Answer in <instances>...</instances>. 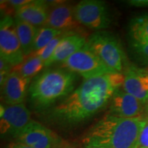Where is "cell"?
Masks as SVG:
<instances>
[{
  "instance_id": "1",
  "label": "cell",
  "mask_w": 148,
  "mask_h": 148,
  "mask_svg": "<svg viewBox=\"0 0 148 148\" xmlns=\"http://www.w3.org/2000/svg\"><path fill=\"white\" fill-rule=\"evenodd\" d=\"M124 74L110 73L86 79L51 109L49 118L73 125L91 117L110 101L114 90L123 86Z\"/></svg>"
},
{
  "instance_id": "2",
  "label": "cell",
  "mask_w": 148,
  "mask_h": 148,
  "mask_svg": "<svg viewBox=\"0 0 148 148\" xmlns=\"http://www.w3.org/2000/svg\"><path fill=\"white\" fill-rule=\"evenodd\" d=\"M145 119L121 118L108 114L89 130L83 140L86 147L138 148L140 131Z\"/></svg>"
},
{
  "instance_id": "3",
  "label": "cell",
  "mask_w": 148,
  "mask_h": 148,
  "mask_svg": "<svg viewBox=\"0 0 148 148\" xmlns=\"http://www.w3.org/2000/svg\"><path fill=\"white\" fill-rule=\"evenodd\" d=\"M75 80L76 74L66 69H46L30 83L27 93L29 103L37 110L47 108L69 95Z\"/></svg>"
},
{
  "instance_id": "4",
  "label": "cell",
  "mask_w": 148,
  "mask_h": 148,
  "mask_svg": "<svg viewBox=\"0 0 148 148\" xmlns=\"http://www.w3.org/2000/svg\"><path fill=\"white\" fill-rule=\"evenodd\" d=\"M86 45L111 71L121 73L123 53L115 36L108 32L98 31L88 37Z\"/></svg>"
},
{
  "instance_id": "5",
  "label": "cell",
  "mask_w": 148,
  "mask_h": 148,
  "mask_svg": "<svg viewBox=\"0 0 148 148\" xmlns=\"http://www.w3.org/2000/svg\"><path fill=\"white\" fill-rule=\"evenodd\" d=\"M61 68L79 74L84 79L99 75H103L112 71L87 47V45L79 49L64 62H61Z\"/></svg>"
},
{
  "instance_id": "6",
  "label": "cell",
  "mask_w": 148,
  "mask_h": 148,
  "mask_svg": "<svg viewBox=\"0 0 148 148\" xmlns=\"http://www.w3.org/2000/svg\"><path fill=\"white\" fill-rule=\"evenodd\" d=\"M73 10L77 21L88 28L101 30L110 26V14L103 1L84 0L73 6Z\"/></svg>"
},
{
  "instance_id": "7",
  "label": "cell",
  "mask_w": 148,
  "mask_h": 148,
  "mask_svg": "<svg viewBox=\"0 0 148 148\" xmlns=\"http://www.w3.org/2000/svg\"><path fill=\"white\" fill-rule=\"evenodd\" d=\"M0 56L12 67L18 65L25 57L18 40L14 18L3 16L0 23Z\"/></svg>"
},
{
  "instance_id": "8",
  "label": "cell",
  "mask_w": 148,
  "mask_h": 148,
  "mask_svg": "<svg viewBox=\"0 0 148 148\" xmlns=\"http://www.w3.org/2000/svg\"><path fill=\"white\" fill-rule=\"evenodd\" d=\"M0 132L3 137L16 138L32 121L29 109L24 103L11 106L1 105Z\"/></svg>"
},
{
  "instance_id": "9",
  "label": "cell",
  "mask_w": 148,
  "mask_h": 148,
  "mask_svg": "<svg viewBox=\"0 0 148 148\" xmlns=\"http://www.w3.org/2000/svg\"><path fill=\"white\" fill-rule=\"evenodd\" d=\"M16 141L34 148H55L60 143L53 131L33 120L18 134Z\"/></svg>"
},
{
  "instance_id": "10",
  "label": "cell",
  "mask_w": 148,
  "mask_h": 148,
  "mask_svg": "<svg viewBox=\"0 0 148 148\" xmlns=\"http://www.w3.org/2000/svg\"><path fill=\"white\" fill-rule=\"evenodd\" d=\"M79 25L74 15L73 7L71 4L56 2L49 5L48 17L44 27L70 33L79 27Z\"/></svg>"
},
{
  "instance_id": "11",
  "label": "cell",
  "mask_w": 148,
  "mask_h": 148,
  "mask_svg": "<svg viewBox=\"0 0 148 148\" xmlns=\"http://www.w3.org/2000/svg\"><path fill=\"white\" fill-rule=\"evenodd\" d=\"M30 79L12 70L1 87V98L8 106L23 103L28 93Z\"/></svg>"
},
{
  "instance_id": "12",
  "label": "cell",
  "mask_w": 148,
  "mask_h": 148,
  "mask_svg": "<svg viewBox=\"0 0 148 148\" xmlns=\"http://www.w3.org/2000/svg\"><path fill=\"white\" fill-rule=\"evenodd\" d=\"M143 105L134 96L124 90L117 88L110 99V114L121 118L139 117Z\"/></svg>"
},
{
  "instance_id": "13",
  "label": "cell",
  "mask_w": 148,
  "mask_h": 148,
  "mask_svg": "<svg viewBox=\"0 0 148 148\" xmlns=\"http://www.w3.org/2000/svg\"><path fill=\"white\" fill-rule=\"evenodd\" d=\"M124 76L123 90L144 104L148 101V70L130 66Z\"/></svg>"
},
{
  "instance_id": "14",
  "label": "cell",
  "mask_w": 148,
  "mask_h": 148,
  "mask_svg": "<svg viewBox=\"0 0 148 148\" xmlns=\"http://www.w3.org/2000/svg\"><path fill=\"white\" fill-rule=\"evenodd\" d=\"M84 37L74 32L68 33L61 39L54 52L49 60L45 62V67H48L55 62H62L86 45Z\"/></svg>"
},
{
  "instance_id": "15",
  "label": "cell",
  "mask_w": 148,
  "mask_h": 148,
  "mask_svg": "<svg viewBox=\"0 0 148 148\" xmlns=\"http://www.w3.org/2000/svg\"><path fill=\"white\" fill-rule=\"evenodd\" d=\"M49 3L45 1H31L15 11V18L37 27L45 25L49 13Z\"/></svg>"
},
{
  "instance_id": "16",
  "label": "cell",
  "mask_w": 148,
  "mask_h": 148,
  "mask_svg": "<svg viewBox=\"0 0 148 148\" xmlns=\"http://www.w3.org/2000/svg\"><path fill=\"white\" fill-rule=\"evenodd\" d=\"M14 21L22 50L25 57H27L34 52L35 38L38 27L17 18H14Z\"/></svg>"
},
{
  "instance_id": "17",
  "label": "cell",
  "mask_w": 148,
  "mask_h": 148,
  "mask_svg": "<svg viewBox=\"0 0 148 148\" xmlns=\"http://www.w3.org/2000/svg\"><path fill=\"white\" fill-rule=\"evenodd\" d=\"M45 67V62L35 52L25 57L22 63L13 67V70L20 75L30 79L38 75L42 69Z\"/></svg>"
},
{
  "instance_id": "18",
  "label": "cell",
  "mask_w": 148,
  "mask_h": 148,
  "mask_svg": "<svg viewBox=\"0 0 148 148\" xmlns=\"http://www.w3.org/2000/svg\"><path fill=\"white\" fill-rule=\"evenodd\" d=\"M129 34L132 43H148V14L133 18L130 23Z\"/></svg>"
},
{
  "instance_id": "19",
  "label": "cell",
  "mask_w": 148,
  "mask_h": 148,
  "mask_svg": "<svg viewBox=\"0 0 148 148\" xmlns=\"http://www.w3.org/2000/svg\"><path fill=\"white\" fill-rule=\"evenodd\" d=\"M62 34H64V32L51 28V27L44 26L38 27L36 38H35L34 52H37L40 50L53 39Z\"/></svg>"
},
{
  "instance_id": "20",
  "label": "cell",
  "mask_w": 148,
  "mask_h": 148,
  "mask_svg": "<svg viewBox=\"0 0 148 148\" xmlns=\"http://www.w3.org/2000/svg\"><path fill=\"white\" fill-rule=\"evenodd\" d=\"M64 35H65V34H62L60 35V36H57L56 38H55L54 39L51 40L49 44H47L45 47H43L40 50L35 53L37 55H38V56L44 61V62H45L52 56L53 52H54L56 48L57 47L58 43L60 42L61 39L63 38Z\"/></svg>"
},
{
  "instance_id": "21",
  "label": "cell",
  "mask_w": 148,
  "mask_h": 148,
  "mask_svg": "<svg viewBox=\"0 0 148 148\" xmlns=\"http://www.w3.org/2000/svg\"><path fill=\"white\" fill-rule=\"evenodd\" d=\"M132 47L138 60L145 65H148V43H132Z\"/></svg>"
},
{
  "instance_id": "22",
  "label": "cell",
  "mask_w": 148,
  "mask_h": 148,
  "mask_svg": "<svg viewBox=\"0 0 148 148\" xmlns=\"http://www.w3.org/2000/svg\"><path fill=\"white\" fill-rule=\"evenodd\" d=\"M138 148H148V118L145 119L143 128L140 131Z\"/></svg>"
},
{
  "instance_id": "23",
  "label": "cell",
  "mask_w": 148,
  "mask_h": 148,
  "mask_svg": "<svg viewBox=\"0 0 148 148\" xmlns=\"http://www.w3.org/2000/svg\"><path fill=\"white\" fill-rule=\"evenodd\" d=\"M32 0H9V1H5V2L11 8L14 9L16 11V9L21 8L23 5L30 2Z\"/></svg>"
},
{
  "instance_id": "24",
  "label": "cell",
  "mask_w": 148,
  "mask_h": 148,
  "mask_svg": "<svg viewBox=\"0 0 148 148\" xmlns=\"http://www.w3.org/2000/svg\"><path fill=\"white\" fill-rule=\"evenodd\" d=\"M8 148H34L31 146H29L27 145H25V144H23L22 143H20V142L18 141H14L11 142V143H9L8 145Z\"/></svg>"
},
{
  "instance_id": "25",
  "label": "cell",
  "mask_w": 148,
  "mask_h": 148,
  "mask_svg": "<svg viewBox=\"0 0 148 148\" xmlns=\"http://www.w3.org/2000/svg\"><path fill=\"white\" fill-rule=\"evenodd\" d=\"M130 3L136 6H148V0H134L130 1Z\"/></svg>"
},
{
  "instance_id": "26",
  "label": "cell",
  "mask_w": 148,
  "mask_h": 148,
  "mask_svg": "<svg viewBox=\"0 0 148 148\" xmlns=\"http://www.w3.org/2000/svg\"><path fill=\"white\" fill-rule=\"evenodd\" d=\"M86 148H105V147H99V146H90V147H87Z\"/></svg>"
},
{
  "instance_id": "27",
  "label": "cell",
  "mask_w": 148,
  "mask_h": 148,
  "mask_svg": "<svg viewBox=\"0 0 148 148\" xmlns=\"http://www.w3.org/2000/svg\"><path fill=\"white\" fill-rule=\"evenodd\" d=\"M64 148H73V147H69V146H68V147H64Z\"/></svg>"
}]
</instances>
